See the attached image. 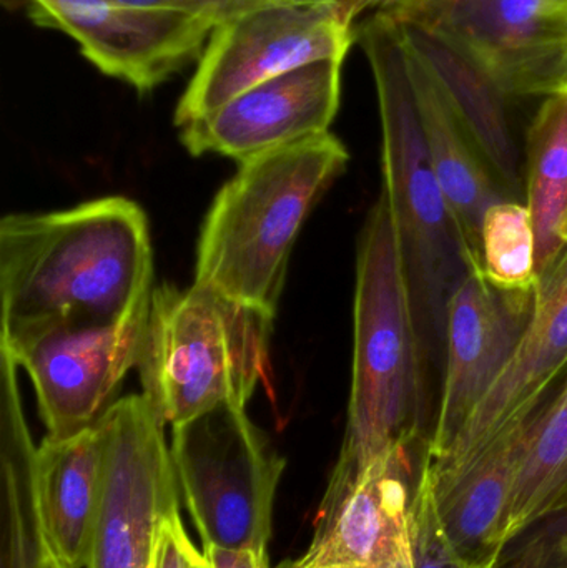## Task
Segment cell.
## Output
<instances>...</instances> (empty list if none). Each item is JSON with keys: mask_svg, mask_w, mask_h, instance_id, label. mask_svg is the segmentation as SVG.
<instances>
[{"mask_svg": "<svg viewBox=\"0 0 567 568\" xmlns=\"http://www.w3.org/2000/svg\"><path fill=\"white\" fill-rule=\"evenodd\" d=\"M39 27L75 40L100 72L149 93L196 62L215 27L120 0H23Z\"/></svg>", "mask_w": 567, "mask_h": 568, "instance_id": "obj_11", "label": "cell"}, {"mask_svg": "<svg viewBox=\"0 0 567 568\" xmlns=\"http://www.w3.org/2000/svg\"><path fill=\"white\" fill-rule=\"evenodd\" d=\"M541 407L493 444L448 489L436 494L453 549L473 566L495 568L498 562L519 464Z\"/></svg>", "mask_w": 567, "mask_h": 568, "instance_id": "obj_17", "label": "cell"}, {"mask_svg": "<svg viewBox=\"0 0 567 568\" xmlns=\"http://www.w3.org/2000/svg\"><path fill=\"white\" fill-rule=\"evenodd\" d=\"M150 304L119 323L60 317L0 334V349L32 381L47 439L92 429L117 403L120 384L142 357Z\"/></svg>", "mask_w": 567, "mask_h": 568, "instance_id": "obj_7", "label": "cell"}, {"mask_svg": "<svg viewBox=\"0 0 567 568\" xmlns=\"http://www.w3.org/2000/svg\"><path fill=\"white\" fill-rule=\"evenodd\" d=\"M426 381L398 232L382 190L360 233L348 420L318 514L332 509L386 450L405 443L429 446Z\"/></svg>", "mask_w": 567, "mask_h": 568, "instance_id": "obj_2", "label": "cell"}, {"mask_svg": "<svg viewBox=\"0 0 567 568\" xmlns=\"http://www.w3.org/2000/svg\"><path fill=\"white\" fill-rule=\"evenodd\" d=\"M406 568H485L462 559L443 529L428 453L413 494L412 560Z\"/></svg>", "mask_w": 567, "mask_h": 568, "instance_id": "obj_24", "label": "cell"}, {"mask_svg": "<svg viewBox=\"0 0 567 568\" xmlns=\"http://www.w3.org/2000/svg\"><path fill=\"white\" fill-rule=\"evenodd\" d=\"M393 23L405 49L426 67L448 97L483 159L509 190L519 192V153L502 90L438 33L416 23Z\"/></svg>", "mask_w": 567, "mask_h": 568, "instance_id": "obj_19", "label": "cell"}, {"mask_svg": "<svg viewBox=\"0 0 567 568\" xmlns=\"http://www.w3.org/2000/svg\"><path fill=\"white\" fill-rule=\"evenodd\" d=\"M479 265L499 290L536 291V239L528 205L505 199L486 210L479 229Z\"/></svg>", "mask_w": 567, "mask_h": 568, "instance_id": "obj_23", "label": "cell"}, {"mask_svg": "<svg viewBox=\"0 0 567 568\" xmlns=\"http://www.w3.org/2000/svg\"><path fill=\"white\" fill-rule=\"evenodd\" d=\"M566 494L567 383L536 417L509 500L503 549Z\"/></svg>", "mask_w": 567, "mask_h": 568, "instance_id": "obj_22", "label": "cell"}, {"mask_svg": "<svg viewBox=\"0 0 567 568\" xmlns=\"http://www.w3.org/2000/svg\"><path fill=\"white\" fill-rule=\"evenodd\" d=\"M405 52L429 163L479 258L483 216L505 196L493 185L479 160L482 153L476 152L475 142L435 77L408 50Z\"/></svg>", "mask_w": 567, "mask_h": 568, "instance_id": "obj_20", "label": "cell"}, {"mask_svg": "<svg viewBox=\"0 0 567 568\" xmlns=\"http://www.w3.org/2000/svg\"><path fill=\"white\" fill-rule=\"evenodd\" d=\"M559 92L566 93V95H567V57H566L565 70H563L561 87H559V90L556 93H559Z\"/></svg>", "mask_w": 567, "mask_h": 568, "instance_id": "obj_30", "label": "cell"}, {"mask_svg": "<svg viewBox=\"0 0 567 568\" xmlns=\"http://www.w3.org/2000/svg\"><path fill=\"white\" fill-rule=\"evenodd\" d=\"M495 568H567V494L506 544Z\"/></svg>", "mask_w": 567, "mask_h": 568, "instance_id": "obj_25", "label": "cell"}, {"mask_svg": "<svg viewBox=\"0 0 567 568\" xmlns=\"http://www.w3.org/2000/svg\"><path fill=\"white\" fill-rule=\"evenodd\" d=\"M145 212L125 196L0 222L2 333L47 320L119 323L152 300Z\"/></svg>", "mask_w": 567, "mask_h": 568, "instance_id": "obj_1", "label": "cell"}, {"mask_svg": "<svg viewBox=\"0 0 567 568\" xmlns=\"http://www.w3.org/2000/svg\"><path fill=\"white\" fill-rule=\"evenodd\" d=\"M275 316L193 283L155 287L139 369L143 396L175 427L243 407L265 379Z\"/></svg>", "mask_w": 567, "mask_h": 568, "instance_id": "obj_5", "label": "cell"}, {"mask_svg": "<svg viewBox=\"0 0 567 568\" xmlns=\"http://www.w3.org/2000/svg\"><path fill=\"white\" fill-rule=\"evenodd\" d=\"M99 426L103 494L85 568H152L160 527L180 509L165 424L143 394H130Z\"/></svg>", "mask_w": 567, "mask_h": 568, "instance_id": "obj_9", "label": "cell"}, {"mask_svg": "<svg viewBox=\"0 0 567 568\" xmlns=\"http://www.w3.org/2000/svg\"><path fill=\"white\" fill-rule=\"evenodd\" d=\"M529 213L538 276L567 246V95L545 97L528 130Z\"/></svg>", "mask_w": 567, "mask_h": 568, "instance_id": "obj_21", "label": "cell"}, {"mask_svg": "<svg viewBox=\"0 0 567 568\" xmlns=\"http://www.w3.org/2000/svg\"><path fill=\"white\" fill-rule=\"evenodd\" d=\"M465 53L508 97L558 92L567 0H445L413 20Z\"/></svg>", "mask_w": 567, "mask_h": 568, "instance_id": "obj_10", "label": "cell"}, {"mask_svg": "<svg viewBox=\"0 0 567 568\" xmlns=\"http://www.w3.org/2000/svg\"><path fill=\"white\" fill-rule=\"evenodd\" d=\"M170 453L203 546L269 547L286 463L243 407H216L173 427Z\"/></svg>", "mask_w": 567, "mask_h": 568, "instance_id": "obj_6", "label": "cell"}, {"mask_svg": "<svg viewBox=\"0 0 567 568\" xmlns=\"http://www.w3.org/2000/svg\"><path fill=\"white\" fill-rule=\"evenodd\" d=\"M567 366V246L536 284L531 320L492 389L452 446L429 459L436 494L455 484L513 427L548 403V389Z\"/></svg>", "mask_w": 567, "mask_h": 568, "instance_id": "obj_12", "label": "cell"}, {"mask_svg": "<svg viewBox=\"0 0 567 568\" xmlns=\"http://www.w3.org/2000/svg\"><path fill=\"white\" fill-rule=\"evenodd\" d=\"M338 60L308 63L240 93L182 126L190 155L229 156L239 163L325 135L342 100Z\"/></svg>", "mask_w": 567, "mask_h": 568, "instance_id": "obj_15", "label": "cell"}, {"mask_svg": "<svg viewBox=\"0 0 567 568\" xmlns=\"http://www.w3.org/2000/svg\"><path fill=\"white\" fill-rule=\"evenodd\" d=\"M445 0H353L356 13L385 16L396 23L413 22Z\"/></svg>", "mask_w": 567, "mask_h": 568, "instance_id": "obj_28", "label": "cell"}, {"mask_svg": "<svg viewBox=\"0 0 567 568\" xmlns=\"http://www.w3.org/2000/svg\"><path fill=\"white\" fill-rule=\"evenodd\" d=\"M348 160L328 132L240 163L203 222L195 283L275 316L300 230Z\"/></svg>", "mask_w": 567, "mask_h": 568, "instance_id": "obj_4", "label": "cell"}, {"mask_svg": "<svg viewBox=\"0 0 567 568\" xmlns=\"http://www.w3.org/2000/svg\"><path fill=\"white\" fill-rule=\"evenodd\" d=\"M16 361L0 349V568H50L37 489V449L27 426Z\"/></svg>", "mask_w": 567, "mask_h": 568, "instance_id": "obj_18", "label": "cell"}, {"mask_svg": "<svg viewBox=\"0 0 567 568\" xmlns=\"http://www.w3.org/2000/svg\"><path fill=\"white\" fill-rule=\"evenodd\" d=\"M152 568H210L205 552H200L186 534L180 509L160 527Z\"/></svg>", "mask_w": 567, "mask_h": 568, "instance_id": "obj_27", "label": "cell"}, {"mask_svg": "<svg viewBox=\"0 0 567 568\" xmlns=\"http://www.w3.org/2000/svg\"><path fill=\"white\" fill-rule=\"evenodd\" d=\"M210 568H302L300 560H285L279 567H270L266 549H222L203 546Z\"/></svg>", "mask_w": 567, "mask_h": 568, "instance_id": "obj_29", "label": "cell"}, {"mask_svg": "<svg viewBox=\"0 0 567 568\" xmlns=\"http://www.w3.org/2000/svg\"><path fill=\"white\" fill-rule=\"evenodd\" d=\"M129 6L142 9L165 10L206 20L213 27L232 22L245 13L263 7L282 6V3L310 2V0H120Z\"/></svg>", "mask_w": 567, "mask_h": 568, "instance_id": "obj_26", "label": "cell"}, {"mask_svg": "<svg viewBox=\"0 0 567 568\" xmlns=\"http://www.w3.org/2000/svg\"><path fill=\"white\" fill-rule=\"evenodd\" d=\"M428 443L392 447L368 464L342 499L316 514L302 568H406L412 504Z\"/></svg>", "mask_w": 567, "mask_h": 568, "instance_id": "obj_14", "label": "cell"}, {"mask_svg": "<svg viewBox=\"0 0 567 568\" xmlns=\"http://www.w3.org/2000/svg\"><path fill=\"white\" fill-rule=\"evenodd\" d=\"M50 568H63V567H62V566H60V564H59V562H53V566H52V567H50Z\"/></svg>", "mask_w": 567, "mask_h": 568, "instance_id": "obj_31", "label": "cell"}, {"mask_svg": "<svg viewBox=\"0 0 567 568\" xmlns=\"http://www.w3.org/2000/svg\"><path fill=\"white\" fill-rule=\"evenodd\" d=\"M352 0L263 7L216 27L180 97L175 125L220 109L240 93L322 60L345 62L356 40Z\"/></svg>", "mask_w": 567, "mask_h": 568, "instance_id": "obj_8", "label": "cell"}, {"mask_svg": "<svg viewBox=\"0 0 567 568\" xmlns=\"http://www.w3.org/2000/svg\"><path fill=\"white\" fill-rule=\"evenodd\" d=\"M37 489L43 532L63 568H85L103 494V437L99 424L37 449Z\"/></svg>", "mask_w": 567, "mask_h": 568, "instance_id": "obj_16", "label": "cell"}, {"mask_svg": "<svg viewBox=\"0 0 567 568\" xmlns=\"http://www.w3.org/2000/svg\"><path fill=\"white\" fill-rule=\"evenodd\" d=\"M356 40L375 80L383 193L398 232L423 361L426 371H443L449 301L482 265L429 163L398 29L369 13L356 27Z\"/></svg>", "mask_w": 567, "mask_h": 568, "instance_id": "obj_3", "label": "cell"}, {"mask_svg": "<svg viewBox=\"0 0 567 568\" xmlns=\"http://www.w3.org/2000/svg\"><path fill=\"white\" fill-rule=\"evenodd\" d=\"M536 291H503L473 268L452 296L445 367L428 457L438 459L512 359L535 310Z\"/></svg>", "mask_w": 567, "mask_h": 568, "instance_id": "obj_13", "label": "cell"}]
</instances>
